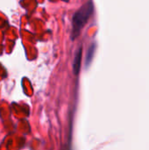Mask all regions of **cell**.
<instances>
[{
  "instance_id": "3",
  "label": "cell",
  "mask_w": 149,
  "mask_h": 150,
  "mask_svg": "<svg viewBox=\"0 0 149 150\" xmlns=\"http://www.w3.org/2000/svg\"><path fill=\"white\" fill-rule=\"evenodd\" d=\"M95 50H96V45L95 44H92L89 49H88V52H87V55H86V65L89 66L93 59V56H94V54H95Z\"/></svg>"
},
{
  "instance_id": "2",
  "label": "cell",
  "mask_w": 149,
  "mask_h": 150,
  "mask_svg": "<svg viewBox=\"0 0 149 150\" xmlns=\"http://www.w3.org/2000/svg\"><path fill=\"white\" fill-rule=\"evenodd\" d=\"M81 62H82V47H79V49L76 51L74 62H73V72L75 75H78L81 68Z\"/></svg>"
},
{
  "instance_id": "1",
  "label": "cell",
  "mask_w": 149,
  "mask_h": 150,
  "mask_svg": "<svg viewBox=\"0 0 149 150\" xmlns=\"http://www.w3.org/2000/svg\"><path fill=\"white\" fill-rule=\"evenodd\" d=\"M94 6L91 1L87 2L83 4L73 16L72 18V30H71V39L75 40L78 37L81 30L83 28L84 25L88 22L90 16L93 13Z\"/></svg>"
}]
</instances>
